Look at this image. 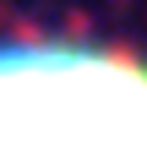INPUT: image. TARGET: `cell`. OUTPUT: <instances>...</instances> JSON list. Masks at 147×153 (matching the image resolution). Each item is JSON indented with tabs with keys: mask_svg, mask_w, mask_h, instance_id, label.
Masks as SVG:
<instances>
[{
	"mask_svg": "<svg viewBox=\"0 0 147 153\" xmlns=\"http://www.w3.org/2000/svg\"><path fill=\"white\" fill-rule=\"evenodd\" d=\"M0 153H147V66L87 44H0Z\"/></svg>",
	"mask_w": 147,
	"mask_h": 153,
	"instance_id": "obj_1",
	"label": "cell"
}]
</instances>
